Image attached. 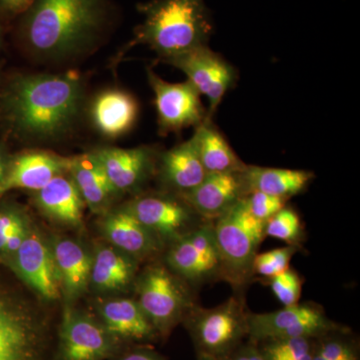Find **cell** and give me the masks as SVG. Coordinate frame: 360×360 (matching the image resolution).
I'll return each mask as SVG.
<instances>
[{"label": "cell", "mask_w": 360, "mask_h": 360, "mask_svg": "<svg viewBox=\"0 0 360 360\" xmlns=\"http://www.w3.org/2000/svg\"><path fill=\"white\" fill-rule=\"evenodd\" d=\"M314 338H295L262 341L259 350L266 360H312Z\"/></svg>", "instance_id": "cell-30"}, {"label": "cell", "mask_w": 360, "mask_h": 360, "mask_svg": "<svg viewBox=\"0 0 360 360\" xmlns=\"http://www.w3.org/2000/svg\"><path fill=\"white\" fill-rule=\"evenodd\" d=\"M7 165H8V160H6L4 153L0 150V186H1L4 176H6Z\"/></svg>", "instance_id": "cell-37"}, {"label": "cell", "mask_w": 360, "mask_h": 360, "mask_svg": "<svg viewBox=\"0 0 360 360\" xmlns=\"http://www.w3.org/2000/svg\"><path fill=\"white\" fill-rule=\"evenodd\" d=\"M335 331L321 336V342L314 345L312 360H359L352 343L335 335Z\"/></svg>", "instance_id": "cell-33"}, {"label": "cell", "mask_w": 360, "mask_h": 360, "mask_svg": "<svg viewBox=\"0 0 360 360\" xmlns=\"http://www.w3.org/2000/svg\"><path fill=\"white\" fill-rule=\"evenodd\" d=\"M101 315L111 335L143 340L150 338L155 330L136 300L129 298L104 302L101 307Z\"/></svg>", "instance_id": "cell-27"}, {"label": "cell", "mask_w": 360, "mask_h": 360, "mask_svg": "<svg viewBox=\"0 0 360 360\" xmlns=\"http://www.w3.org/2000/svg\"><path fill=\"white\" fill-rule=\"evenodd\" d=\"M139 106L134 97L122 90H108L99 94L92 106V118L99 131L117 137L131 129Z\"/></svg>", "instance_id": "cell-25"}, {"label": "cell", "mask_w": 360, "mask_h": 360, "mask_svg": "<svg viewBox=\"0 0 360 360\" xmlns=\"http://www.w3.org/2000/svg\"><path fill=\"white\" fill-rule=\"evenodd\" d=\"M307 170L286 169L246 165L243 179L246 193H262L276 198L290 200L302 193L314 179Z\"/></svg>", "instance_id": "cell-23"}, {"label": "cell", "mask_w": 360, "mask_h": 360, "mask_svg": "<svg viewBox=\"0 0 360 360\" xmlns=\"http://www.w3.org/2000/svg\"><path fill=\"white\" fill-rule=\"evenodd\" d=\"M200 360H215V359H208V357H202V356H201V359Z\"/></svg>", "instance_id": "cell-38"}, {"label": "cell", "mask_w": 360, "mask_h": 360, "mask_svg": "<svg viewBox=\"0 0 360 360\" xmlns=\"http://www.w3.org/2000/svg\"><path fill=\"white\" fill-rule=\"evenodd\" d=\"M165 264L191 285L224 281V264L215 241L212 221H205L168 245Z\"/></svg>", "instance_id": "cell-7"}, {"label": "cell", "mask_w": 360, "mask_h": 360, "mask_svg": "<svg viewBox=\"0 0 360 360\" xmlns=\"http://www.w3.org/2000/svg\"><path fill=\"white\" fill-rule=\"evenodd\" d=\"M165 63L181 70L200 96L207 97L210 120H212L225 94L238 80L236 68L207 45L167 59Z\"/></svg>", "instance_id": "cell-11"}, {"label": "cell", "mask_w": 360, "mask_h": 360, "mask_svg": "<svg viewBox=\"0 0 360 360\" xmlns=\"http://www.w3.org/2000/svg\"><path fill=\"white\" fill-rule=\"evenodd\" d=\"M248 314L245 300L239 295L212 309L195 305L186 319L202 357L226 359L238 349L248 335Z\"/></svg>", "instance_id": "cell-5"}, {"label": "cell", "mask_w": 360, "mask_h": 360, "mask_svg": "<svg viewBox=\"0 0 360 360\" xmlns=\"http://www.w3.org/2000/svg\"><path fill=\"white\" fill-rule=\"evenodd\" d=\"M191 139L207 174H226L245 169V163L236 155L212 120H206L200 127H195Z\"/></svg>", "instance_id": "cell-26"}, {"label": "cell", "mask_w": 360, "mask_h": 360, "mask_svg": "<svg viewBox=\"0 0 360 360\" xmlns=\"http://www.w3.org/2000/svg\"><path fill=\"white\" fill-rule=\"evenodd\" d=\"M82 99V85L75 75H30L18 78L11 85L6 108L20 134L51 139L72 127Z\"/></svg>", "instance_id": "cell-1"}, {"label": "cell", "mask_w": 360, "mask_h": 360, "mask_svg": "<svg viewBox=\"0 0 360 360\" xmlns=\"http://www.w3.org/2000/svg\"><path fill=\"white\" fill-rule=\"evenodd\" d=\"M111 333L77 310L65 309L61 326L63 360H101L111 349Z\"/></svg>", "instance_id": "cell-14"}, {"label": "cell", "mask_w": 360, "mask_h": 360, "mask_svg": "<svg viewBox=\"0 0 360 360\" xmlns=\"http://www.w3.org/2000/svg\"><path fill=\"white\" fill-rule=\"evenodd\" d=\"M248 210L255 219L266 222L277 212L288 205V200L262 193H250L245 196Z\"/></svg>", "instance_id": "cell-34"}, {"label": "cell", "mask_w": 360, "mask_h": 360, "mask_svg": "<svg viewBox=\"0 0 360 360\" xmlns=\"http://www.w3.org/2000/svg\"><path fill=\"white\" fill-rule=\"evenodd\" d=\"M27 11L25 39L44 56L78 51L98 37L108 20L106 0H34Z\"/></svg>", "instance_id": "cell-2"}, {"label": "cell", "mask_w": 360, "mask_h": 360, "mask_svg": "<svg viewBox=\"0 0 360 360\" xmlns=\"http://www.w3.org/2000/svg\"><path fill=\"white\" fill-rule=\"evenodd\" d=\"M68 172L92 212H104L117 193L94 153L68 158Z\"/></svg>", "instance_id": "cell-21"}, {"label": "cell", "mask_w": 360, "mask_h": 360, "mask_svg": "<svg viewBox=\"0 0 360 360\" xmlns=\"http://www.w3.org/2000/svg\"><path fill=\"white\" fill-rule=\"evenodd\" d=\"M68 169V158L45 153L28 151L8 160L0 196L13 189L39 191L51 179Z\"/></svg>", "instance_id": "cell-16"}, {"label": "cell", "mask_w": 360, "mask_h": 360, "mask_svg": "<svg viewBox=\"0 0 360 360\" xmlns=\"http://www.w3.org/2000/svg\"><path fill=\"white\" fill-rule=\"evenodd\" d=\"M101 229L113 248L137 260L155 255L163 246L160 238L125 207L106 214Z\"/></svg>", "instance_id": "cell-18"}, {"label": "cell", "mask_w": 360, "mask_h": 360, "mask_svg": "<svg viewBox=\"0 0 360 360\" xmlns=\"http://www.w3.org/2000/svg\"><path fill=\"white\" fill-rule=\"evenodd\" d=\"M35 203L46 217L59 224H82L85 203L68 172L58 175L37 191Z\"/></svg>", "instance_id": "cell-19"}, {"label": "cell", "mask_w": 360, "mask_h": 360, "mask_svg": "<svg viewBox=\"0 0 360 360\" xmlns=\"http://www.w3.org/2000/svg\"><path fill=\"white\" fill-rule=\"evenodd\" d=\"M60 281L61 292L75 300L84 295L90 283L92 257L77 241L59 238L51 246Z\"/></svg>", "instance_id": "cell-20"}, {"label": "cell", "mask_w": 360, "mask_h": 360, "mask_svg": "<svg viewBox=\"0 0 360 360\" xmlns=\"http://www.w3.org/2000/svg\"><path fill=\"white\" fill-rule=\"evenodd\" d=\"M213 232L224 264V281L243 288L255 276L252 264L265 238V222L248 210L245 196L213 220Z\"/></svg>", "instance_id": "cell-4"}, {"label": "cell", "mask_w": 360, "mask_h": 360, "mask_svg": "<svg viewBox=\"0 0 360 360\" xmlns=\"http://www.w3.org/2000/svg\"><path fill=\"white\" fill-rule=\"evenodd\" d=\"M6 264L44 300L51 302L63 295L51 248L34 227Z\"/></svg>", "instance_id": "cell-13"}, {"label": "cell", "mask_w": 360, "mask_h": 360, "mask_svg": "<svg viewBox=\"0 0 360 360\" xmlns=\"http://www.w3.org/2000/svg\"><path fill=\"white\" fill-rule=\"evenodd\" d=\"M189 284L168 269L155 264L137 279V303L155 329L165 333L195 307Z\"/></svg>", "instance_id": "cell-6"}, {"label": "cell", "mask_w": 360, "mask_h": 360, "mask_svg": "<svg viewBox=\"0 0 360 360\" xmlns=\"http://www.w3.org/2000/svg\"><path fill=\"white\" fill-rule=\"evenodd\" d=\"M41 324L25 300L0 288V360H39Z\"/></svg>", "instance_id": "cell-9"}, {"label": "cell", "mask_w": 360, "mask_h": 360, "mask_svg": "<svg viewBox=\"0 0 360 360\" xmlns=\"http://www.w3.org/2000/svg\"><path fill=\"white\" fill-rule=\"evenodd\" d=\"M265 236L300 248L304 236L302 219L290 206L285 205L265 222Z\"/></svg>", "instance_id": "cell-29"}, {"label": "cell", "mask_w": 360, "mask_h": 360, "mask_svg": "<svg viewBox=\"0 0 360 360\" xmlns=\"http://www.w3.org/2000/svg\"><path fill=\"white\" fill-rule=\"evenodd\" d=\"M139 260L110 246H101L92 257L90 283L104 292L124 290L136 277Z\"/></svg>", "instance_id": "cell-24"}, {"label": "cell", "mask_w": 360, "mask_h": 360, "mask_svg": "<svg viewBox=\"0 0 360 360\" xmlns=\"http://www.w3.org/2000/svg\"><path fill=\"white\" fill-rule=\"evenodd\" d=\"M246 194L243 170H241L208 174L200 186L181 198L202 219L213 221L231 210Z\"/></svg>", "instance_id": "cell-15"}, {"label": "cell", "mask_w": 360, "mask_h": 360, "mask_svg": "<svg viewBox=\"0 0 360 360\" xmlns=\"http://www.w3.org/2000/svg\"><path fill=\"white\" fill-rule=\"evenodd\" d=\"M340 329L326 316L316 303L304 302L283 307L266 314H248V335L252 342L283 340V338L321 336Z\"/></svg>", "instance_id": "cell-8"}, {"label": "cell", "mask_w": 360, "mask_h": 360, "mask_svg": "<svg viewBox=\"0 0 360 360\" xmlns=\"http://www.w3.org/2000/svg\"><path fill=\"white\" fill-rule=\"evenodd\" d=\"M141 11L134 44H148L163 61L207 45L212 25L205 0H153Z\"/></svg>", "instance_id": "cell-3"}, {"label": "cell", "mask_w": 360, "mask_h": 360, "mask_svg": "<svg viewBox=\"0 0 360 360\" xmlns=\"http://www.w3.org/2000/svg\"><path fill=\"white\" fill-rule=\"evenodd\" d=\"M226 360H266L262 355L257 343L252 342L245 347H238Z\"/></svg>", "instance_id": "cell-35"}, {"label": "cell", "mask_w": 360, "mask_h": 360, "mask_svg": "<svg viewBox=\"0 0 360 360\" xmlns=\"http://www.w3.org/2000/svg\"><path fill=\"white\" fill-rule=\"evenodd\" d=\"M272 292L283 307L297 304L302 297V279L293 269L267 278Z\"/></svg>", "instance_id": "cell-32"}, {"label": "cell", "mask_w": 360, "mask_h": 360, "mask_svg": "<svg viewBox=\"0 0 360 360\" xmlns=\"http://www.w3.org/2000/svg\"><path fill=\"white\" fill-rule=\"evenodd\" d=\"M300 248L286 245L264 253H257L252 264L253 274L270 278L290 269V260Z\"/></svg>", "instance_id": "cell-31"}, {"label": "cell", "mask_w": 360, "mask_h": 360, "mask_svg": "<svg viewBox=\"0 0 360 360\" xmlns=\"http://www.w3.org/2000/svg\"><path fill=\"white\" fill-rule=\"evenodd\" d=\"M148 75L149 84L155 92L161 134L198 127L208 120L207 110L201 103L200 92L191 82L169 84L151 70H148Z\"/></svg>", "instance_id": "cell-12"}, {"label": "cell", "mask_w": 360, "mask_h": 360, "mask_svg": "<svg viewBox=\"0 0 360 360\" xmlns=\"http://www.w3.org/2000/svg\"><path fill=\"white\" fill-rule=\"evenodd\" d=\"M27 215L13 206L0 207V262L6 264L32 229Z\"/></svg>", "instance_id": "cell-28"}, {"label": "cell", "mask_w": 360, "mask_h": 360, "mask_svg": "<svg viewBox=\"0 0 360 360\" xmlns=\"http://www.w3.org/2000/svg\"><path fill=\"white\" fill-rule=\"evenodd\" d=\"M94 153L117 193L139 188L153 168V151L148 148H104Z\"/></svg>", "instance_id": "cell-17"}, {"label": "cell", "mask_w": 360, "mask_h": 360, "mask_svg": "<svg viewBox=\"0 0 360 360\" xmlns=\"http://www.w3.org/2000/svg\"><path fill=\"white\" fill-rule=\"evenodd\" d=\"M124 207L168 245L207 221L179 195L141 196Z\"/></svg>", "instance_id": "cell-10"}, {"label": "cell", "mask_w": 360, "mask_h": 360, "mask_svg": "<svg viewBox=\"0 0 360 360\" xmlns=\"http://www.w3.org/2000/svg\"><path fill=\"white\" fill-rule=\"evenodd\" d=\"M207 175L198 158L193 139L182 142L161 156V179L174 189L177 195L191 193Z\"/></svg>", "instance_id": "cell-22"}, {"label": "cell", "mask_w": 360, "mask_h": 360, "mask_svg": "<svg viewBox=\"0 0 360 360\" xmlns=\"http://www.w3.org/2000/svg\"><path fill=\"white\" fill-rule=\"evenodd\" d=\"M122 360H160L155 354L146 352H137L125 356Z\"/></svg>", "instance_id": "cell-36"}]
</instances>
